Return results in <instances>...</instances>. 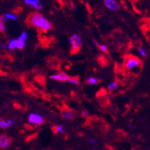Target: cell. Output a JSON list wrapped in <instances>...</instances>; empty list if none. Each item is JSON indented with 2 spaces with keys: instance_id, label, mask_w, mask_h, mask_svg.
Instances as JSON below:
<instances>
[{
  "instance_id": "8fae6325",
  "label": "cell",
  "mask_w": 150,
  "mask_h": 150,
  "mask_svg": "<svg viewBox=\"0 0 150 150\" xmlns=\"http://www.w3.org/2000/svg\"><path fill=\"white\" fill-rule=\"evenodd\" d=\"M2 17H3L5 21H10V20H12V21H18V16L15 14H12V13H6Z\"/></svg>"
},
{
  "instance_id": "83f0119b",
  "label": "cell",
  "mask_w": 150,
  "mask_h": 150,
  "mask_svg": "<svg viewBox=\"0 0 150 150\" xmlns=\"http://www.w3.org/2000/svg\"><path fill=\"white\" fill-rule=\"evenodd\" d=\"M148 150H149V149H148Z\"/></svg>"
},
{
  "instance_id": "30bf717a",
  "label": "cell",
  "mask_w": 150,
  "mask_h": 150,
  "mask_svg": "<svg viewBox=\"0 0 150 150\" xmlns=\"http://www.w3.org/2000/svg\"><path fill=\"white\" fill-rule=\"evenodd\" d=\"M62 117L67 120H74V114L70 110H64L62 112Z\"/></svg>"
},
{
  "instance_id": "d4e9b609",
  "label": "cell",
  "mask_w": 150,
  "mask_h": 150,
  "mask_svg": "<svg viewBox=\"0 0 150 150\" xmlns=\"http://www.w3.org/2000/svg\"><path fill=\"white\" fill-rule=\"evenodd\" d=\"M93 45H94L96 46V47H98V46H99V44H98V42H97V41H95V40H93Z\"/></svg>"
},
{
  "instance_id": "5bb4252c",
  "label": "cell",
  "mask_w": 150,
  "mask_h": 150,
  "mask_svg": "<svg viewBox=\"0 0 150 150\" xmlns=\"http://www.w3.org/2000/svg\"><path fill=\"white\" fill-rule=\"evenodd\" d=\"M117 87H118V83H117V81H113V82H112V83H109L108 84V89L110 91L117 90Z\"/></svg>"
},
{
  "instance_id": "277c9868",
  "label": "cell",
  "mask_w": 150,
  "mask_h": 150,
  "mask_svg": "<svg viewBox=\"0 0 150 150\" xmlns=\"http://www.w3.org/2000/svg\"><path fill=\"white\" fill-rule=\"evenodd\" d=\"M25 46V42L20 41L18 39H12L10 40L8 44L7 45V48L9 50L14 49H22Z\"/></svg>"
},
{
  "instance_id": "603a6c76",
  "label": "cell",
  "mask_w": 150,
  "mask_h": 150,
  "mask_svg": "<svg viewBox=\"0 0 150 150\" xmlns=\"http://www.w3.org/2000/svg\"><path fill=\"white\" fill-rule=\"evenodd\" d=\"M81 115H82V117H84V118H86V117H88L89 113H88V111L87 110H83V112H82V113H81Z\"/></svg>"
},
{
  "instance_id": "d6986e66",
  "label": "cell",
  "mask_w": 150,
  "mask_h": 150,
  "mask_svg": "<svg viewBox=\"0 0 150 150\" xmlns=\"http://www.w3.org/2000/svg\"><path fill=\"white\" fill-rule=\"evenodd\" d=\"M98 48L103 52H105V53L108 52V48H107V46L106 45H99Z\"/></svg>"
},
{
  "instance_id": "5b68a950",
  "label": "cell",
  "mask_w": 150,
  "mask_h": 150,
  "mask_svg": "<svg viewBox=\"0 0 150 150\" xmlns=\"http://www.w3.org/2000/svg\"><path fill=\"white\" fill-rule=\"evenodd\" d=\"M28 122L31 124H36V125H42L45 122V119L42 115L37 114V113H31L28 116Z\"/></svg>"
},
{
  "instance_id": "4fadbf2b",
  "label": "cell",
  "mask_w": 150,
  "mask_h": 150,
  "mask_svg": "<svg viewBox=\"0 0 150 150\" xmlns=\"http://www.w3.org/2000/svg\"><path fill=\"white\" fill-rule=\"evenodd\" d=\"M6 30L5 20L2 16H0V32H5Z\"/></svg>"
},
{
  "instance_id": "ffe728a7",
  "label": "cell",
  "mask_w": 150,
  "mask_h": 150,
  "mask_svg": "<svg viewBox=\"0 0 150 150\" xmlns=\"http://www.w3.org/2000/svg\"><path fill=\"white\" fill-rule=\"evenodd\" d=\"M55 129L57 132H59V133H63L64 132V127L62 125H57L56 126Z\"/></svg>"
},
{
  "instance_id": "484cf974",
  "label": "cell",
  "mask_w": 150,
  "mask_h": 150,
  "mask_svg": "<svg viewBox=\"0 0 150 150\" xmlns=\"http://www.w3.org/2000/svg\"><path fill=\"white\" fill-rule=\"evenodd\" d=\"M93 150H97V149L96 148V147H93Z\"/></svg>"
},
{
  "instance_id": "7a4b0ae2",
  "label": "cell",
  "mask_w": 150,
  "mask_h": 150,
  "mask_svg": "<svg viewBox=\"0 0 150 150\" xmlns=\"http://www.w3.org/2000/svg\"><path fill=\"white\" fill-rule=\"evenodd\" d=\"M70 44L72 53H77L82 47V38L79 35H74L70 38Z\"/></svg>"
},
{
  "instance_id": "9a60e30c",
  "label": "cell",
  "mask_w": 150,
  "mask_h": 150,
  "mask_svg": "<svg viewBox=\"0 0 150 150\" xmlns=\"http://www.w3.org/2000/svg\"><path fill=\"white\" fill-rule=\"evenodd\" d=\"M10 127V125L8 124V122L7 121H5L3 120L0 119V128L3 129H6Z\"/></svg>"
},
{
  "instance_id": "52a82bcc",
  "label": "cell",
  "mask_w": 150,
  "mask_h": 150,
  "mask_svg": "<svg viewBox=\"0 0 150 150\" xmlns=\"http://www.w3.org/2000/svg\"><path fill=\"white\" fill-rule=\"evenodd\" d=\"M105 6L112 11H118L120 9V6L115 0H104Z\"/></svg>"
},
{
  "instance_id": "4316f807",
  "label": "cell",
  "mask_w": 150,
  "mask_h": 150,
  "mask_svg": "<svg viewBox=\"0 0 150 150\" xmlns=\"http://www.w3.org/2000/svg\"><path fill=\"white\" fill-rule=\"evenodd\" d=\"M133 150H139V149L137 148H134V149H133Z\"/></svg>"
},
{
  "instance_id": "ac0fdd59",
  "label": "cell",
  "mask_w": 150,
  "mask_h": 150,
  "mask_svg": "<svg viewBox=\"0 0 150 150\" xmlns=\"http://www.w3.org/2000/svg\"><path fill=\"white\" fill-rule=\"evenodd\" d=\"M138 52H139V53L140 54V55H141V57H146V56H147V53H146V51L142 47H139Z\"/></svg>"
},
{
  "instance_id": "8992f818",
  "label": "cell",
  "mask_w": 150,
  "mask_h": 150,
  "mask_svg": "<svg viewBox=\"0 0 150 150\" xmlns=\"http://www.w3.org/2000/svg\"><path fill=\"white\" fill-rule=\"evenodd\" d=\"M69 76L67 74L64 73V72H61V73H57L55 74H52V76H50V78L54 81H60V82H65V81H68L69 79Z\"/></svg>"
},
{
  "instance_id": "cb8c5ba5",
  "label": "cell",
  "mask_w": 150,
  "mask_h": 150,
  "mask_svg": "<svg viewBox=\"0 0 150 150\" xmlns=\"http://www.w3.org/2000/svg\"><path fill=\"white\" fill-rule=\"evenodd\" d=\"M0 47L2 48V49H7V45L2 43V42H0Z\"/></svg>"
},
{
  "instance_id": "ba28073f",
  "label": "cell",
  "mask_w": 150,
  "mask_h": 150,
  "mask_svg": "<svg viewBox=\"0 0 150 150\" xmlns=\"http://www.w3.org/2000/svg\"><path fill=\"white\" fill-rule=\"evenodd\" d=\"M11 144V139L6 135H0V149H5Z\"/></svg>"
},
{
  "instance_id": "3957f363",
  "label": "cell",
  "mask_w": 150,
  "mask_h": 150,
  "mask_svg": "<svg viewBox=\"0 0 150 150\" xmlns=\"http://www.w3.org/2000/svg\"><path fill=\"white\" fill-rule=\"evenodd\" d=\"M125 64H126L127 68H128L129 70H132L139 67V65L141 64V61L136 57H129L126 60Z\"/></svg>"
},
{
  "instance_id": "e0dca14e",
  "label": "cell",
  "mask_w": 150,
  "mask_h": 150,
  "mask_svg": "<svg viewBox=\"0 0 150 150\" xmlns=\"http://www.w3.org/2000/svg\"><path fill=\"white\" fill-rule=\"evenodd\" d=\"M28 38V33L26 32H23L22 33V35L18 37V39L20 40V41H24V42H25L26 40Z\"/></svg>"
},
{
  "instance_id": "6da1fadb",
  "label": "cell",
  "mask_w": 150,
  "mask_h": 150,
  "mask_svg": "<svg viewBox=\"0 0 150 150\" xmlns=\"http://www.w3.org/2000/svg\"><path fill=\"white\" fill-rule=\"evenodd\" d=\"M30 22L32 25L44 32H47L52 28V24L50 23L49 21L38 12H35L32 14L30 17Z\"/></svg>"
},
{
  "instance_id": "9c48e42d",
  "label": "cell",
  "mask_w": 150,
  "mask_h": 150,
  "mask_svg": "<svg viewBox=\"0 0 150 150\" xmlns=\"http://www.w3.org/2000/svg\"><path fill=\"white\" fill-rule=\"evenodd\" d=\"M26 5L32 6L34 8L38 10H41L42 8V6L39 0H25Z\"/></svg>"
},
{
  "instance_id": "7c38bea8",
  "label": "cell",
  "mask_w": 150,
  "mask_h": 150,
  "mask_svg": "<svg viewBox=\"0 0 150 150\" xmlns=\"http://www.w3.org/2000/svg\"><path fill=\"white\" fill-rule=\"evenodd\" d=\"M100 81H101V79H98V78H97V77H88L87 80V83H89V84L91 85L97 84V83H98Z\"/></svg>"
},
{
  "instance_id": "7402d4cb",
  "label": "cell",
  "mask_w": 150,
  "mask_h": 150,
  "mask_svg": "<svg viewBox=\"0 0 150 150\" xmlns=\"http://www.w3.org/2000/svg\"><path fill=\"white\" fill-rule=\"evenodd\" d=\"M7 122H8V124H9L10 126H14V125H16V122H15L13 120H12V119H8V120H7Z\"/></svg>"
},
{
  "instance_id": "44dd1931",
  "label": "cell",
  "mask_w": 150,
  "mask_h": 150,
  "mask_svg": "<svg viewBox=\"0 0 150 150\" xmlns=\"http://www.w3.org/2000/svg\"><path fill=\"white\" fill-rule=\"evenodd\" d=\"M88 142H89L90 144L91 145H94L97 143V139L94 138H90L89 139H88Z\"/></svg>"
},
{
  "instance_id": "2e32d148",
  "label": "cell",
  "mask_w": 150,
  "mask_h": 150,
  "mask_svg": "<svg viewBox=\"0 0 150 150\" xmlns=\"http://www.w3.org/2000/svg\"><path fill=\"white\" fill-rule=\"evenodd\" d=\"M68 82L71 83H73L74 85H79L80 81L78 77H70L69 79H68Z\"/></svg>"
}]
</instances>
